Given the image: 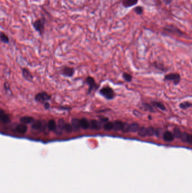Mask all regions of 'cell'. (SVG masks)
Listing matches in <instances>:
<instances>
[{
	"mask_svg": "<svg viewBox=\"0 0 192 193\" xmlns=\"http://www.w3.org/2000/svg\"><path fill=\"white\" fill-rule=\"evenodd\" d=\"M46 23V19L42 17L39 18L33 22L32 25L35 30L38 32L40 35H42L44 32V25Z\"/></svg>",
	"mask_w": 192,
	"mask_h": 193,
	"instance_id": "cell-1",
	"label": "cell"
},
{
	"mask_svg": "<svg viewBox=\"0 0 192 193\" xmlns=\"http://www.w3.org/2000/svg\"><path fill=\"white\" fill-rule=\"evenodd\" d=\"M138 132V134L141 137L152 136L156 134V131L152 127H140Z\"/></svg>",
	"mask_w": 192,
	"mask_h": 193,
	"instance_id": "cell-2",
	"label": "cell"
},
{
	"mask_svg": "<svg viewBox=\"0 0 192 193\" xmlns=\"http://www.w3.org/2000/svg\"><path fill=\"white\" fill-rule=\"evenodd\" d=\"M100 93L108 100H112L114 97L115 94L113 90L109 86L104 87L100 90Z\"/></svg>",
	"mask_w": 192,
	"mask_h": 193,
	"instance_id": "cell-3",
	"label": "cell"
},
{
	"mask_svg": "<svg viewBox=\"0 0 192 193\" xmlns=\"http://www.w3.org/2000/svg\"><path fill=\"white\" fill-rule=\"evenodd\" d=\"M139 128V125L137 123H132L130 124H125L122 131L124 133H127V132H133L134 133V132H138Z\"/></svg>",
	"mask_w": 192,
	"mask_h": 193,
	"instance_id": "cell-4",
	"label": "cell"
},
{
	"mask_svg": "<svg viewBox=\"0 0 192 193\" xmlns=\"http://www.w3.org/2000/svg\"><path fill=\"white\" fill-rule=\"evenodd\" d=\"M164 32H167L168 33H174V34H176L178 35H180V36H182L183 35V32L182 31L180 30L179 28H178V27H176L175 26H172V25H170L168 26H166L164 27Z\"/></svg>",
	"mask_w": 192,
	"mask_h": 193,
	"instance_id": "cell-5",
	"label": "cell"
},
{
	"mask_svg": "<svg viewBox=\"0 0 192 193\" xmlns=\"http://www.w3.org/2000/svg\"><path fill=\"white\" fill-rule=\"evenodd\" d=\"M164 80L173 81L174 84L177 85L180 81V76L178 73H170L165 76Z\"/></svg>",
	"mask_w": 192,
	"mask_h": 193,
	"instance_id": "cell-6",
	"label": "cell"
},
{
	"mask_svg": "<svg viewBox=\"0 0 192 193\" xmlns=\"http://www.w3.org/2000/svg\"><path fill=\"white\" fill-rule=\"evenodd\" d=\"M50 96L47 94L46 92H42V93H40L37 94L36 96L35 99L38 102H44L50 99Z\"/></svg>",
	"mask_w": 192,
	"mask_h": 193,
	"instance_id": "cell-7",
	"label": "cell"
},
{
	"mask_svg": "<svg viewBox=\"0 0 192 193\" xmlns=\"http://www.w3.org/2000/svg\"><path fill=\"white\" fill-rule=\"evenodd\" d=\"M139 2V0H122V4L125 8H129L136 5Z\"/></svg>",
	"mask_w": 192,
	"mask_h": 193,
	"instance_id": "cell-8",
	"label": "cell"
},
{
	"mask_svg": "<svg viewBox=\"0 0 192 193\" xmlns=\"http://www.w3.org/2000/svg\"><path fill=\"white\" fill-rule=\"evenodd\" d=\"M86 81L88 83V84L89 85V89L88 91V93H90L91 91L96 86V83L95 81L94 78L90 76H88L86 78Z\"/></svg>",
	"mask_w": 192,
	"mask_h": 193,
	"instance_id": "cell-9",
	"label": "cell"
},
{
	"mask_svg": "<svg viewBox=\"0 0 192 193\" xmlns=\"http://www.w3.org/2000/svg\"><path fill=\"white\" fill-rule=\"evenodd\" d=\"M0 120L4 123H5V124L10 121L9 115L1 109H0Z\"/></svg>",
	"mask_w": 192,
	"mask_h": 193,
	"instance_id": "cell-10",
	"label": "cell"
},
{
	"mask_svg": "<svg viewBox=\"0 0 192 193\" xmlns=\"http://www.w3.org/2000/svg\"><path fill=\"white\" fill-rule=\"evenodd\" d=\"M65 124L66 123L62 119L59 120V121H58V126H56V128L55 129L56 133L59 134H61L62 133V132L64 130V127Z\"/></svg>",
	"mask_w": 192,
	"mask_h": 193,
	"instance_id": "cell-11",
	"label": "cell"
},
{
	"mask_svg": "<svg viewBox=\"0 0 192 193\" xmlns=\"http://www.w3.org/2000/svg\"><path fill=\"white\" fill-rule=\"evenodd\" d=\"M113 129L114 130V131H120V130H122L124 128V126L125 123H124L122 122L119 120H117L116 122L113 123Z\"/></svg>",
	"mask_w": 192,
	"mask_h": 193,
	"instance_id": "cell-12",
	"label": "cell"
},
{
	"mask_svg": "<svg viewBox=\"0 0 192 193\" xmlns=\"http://www.w3.org/2000/svg\"><path fill=\"white\" fill-rule=\"evenodd\" d=\"M181 140H182V141L183 142H188L191 144L192 142V136L191 134H189L188 133H186V132H184V133H182V137H181Z\"/></svg>",
	"mask_w": 192,
	"mask_h": 193,
	"instance_id": "cell-13",
	"label": "cell"
},
{
	"mask_svg": "<svg viewBox=\"0 0 192 193\" xmlns=\"http://www.w3.org/2000/svg\"><path fill=\"white\" fill-rule=\"evenodd\" d=\"M90 127L91 129L94 130H100L102 128L101 123L96 120H91L90 123Z\"/></svg>",
	"mask_w": 192,
	"mask_h": 193,
	"instance_id": "cell-14",
	"label": "cell"
},
{
	"mask_svg": "<svg viewBox=\"0 0 192 193\" xmlns=\"http://www.w3.org/2000/svg\"><path fill=\"white\" fill-rule=\"evenodd\" d=\"M27 129H28V128L26 127V124H23V123H22V124L18 125L16 127V128H15L16 131L20 134L26 133V131H27Z\"/></svg>",
	"mask_w": 192,
	"mask_h": 193,
	"instance_id": "cell-15",
	"label": "cell"
},
{
	"mask_svg": "<svg viewBox=\"0 0 192 193\" xmlns=\"http://www.w3.org/2000/svg\"><path fill=\"white\" fill-rule=\"evenodd\" d=\"M164 140L166 142H171L174 140V137L173 134L170 131H166L163 135Z\"/></svg>",
	"mask_w": 192,
	"mask_h": 193,
	"instance_id": "cell-16",
	"label": "cell"
},
{
	"mask_svg": "<svg viewBox=\"0 0 192 193\" xmlns=\"http://www.w3.org/2000/svg\"><path fill=\"white\" fill-rule=\"evenodd\" d=\"M74 72V69L70 67H66L62 69V74L64 76H67V77H71L73 75V73Z\"/></svg>",
	"mask_w": 192,
	"mask_h": 193,
	"instance_id": "cell-17",
	"label": "cell"
},
{
	"mask_svg": "<svg viewBox=\"0 0 192 193\" xmlns=\"http://www.w3.org/2000/svg\"><path fill=\"white\" fill-rule=\"evenodd\" d=\"M72 126L75 131H78L81 128L80 120L78 119H73L72 120Z\"/></svg>",
	"mask_w": 192,
	"mask_h": 193,
	"instance_id": "cell-18",
	"label": "cell"
},
{
	"mask_svg": "<svg viewBox=\"0 0 192 193\" xmlns=\"http://www.w3.org/2000/svg\"><path fill=\"white\" fill-rule=\"evenodd\" d=\"M80 125L81 128L84 129H88L90 127V122L86 118H82L80 120Z\"/></svg>",
	"mask_w": 192,
	"mask_h": 193,
	"instance_id": "cell-19",
	"label": "cell"
},
{
	"mask_svg": "<svg viewBox=\"0 0 192 193\" xmlns=\"http://www.w3.org/2000/svg\"><path fill=\"white\" fill-rule=\"evenodd\" d=\"M22 72H23V77L25 78L26 80L30 81H32L33 76L32 75H31L30 72L29 71L28 69L26 68H24L23 69V70H22Z\"/></svg>",
	"mask_w": 192,
	"mask_h": 193,
	"instance_id": "cell-20",
	"label": "cell"
},
{
	"mask_svg": "<svg viewBox=\"0 0 192 193\" xmlns=\"http://www.w3.org/2000/svg\"><path fill=\"white\" fill-rule=\"evenodd\" d=\"M20 122L24 124H30L34 122V118L31 116H24L20 119Z\"/></svg>",
	"mask_w": 192,
	"mask_h": 193,
	"instance_id": "cell-21",
	"label": "cell"
},
{
	"mask_svg": "<svg viewBox=\"0 0 192 193\" xmlns=\"http://www.w3.org/2000/svg\"><path fill=\"white\" fill-rule=\"evenodd\" d=\"M42 126H43V124H42L41 121L37 120L33 123L32 128L33 129L41 130L42 128Z\"/></svg>",
	"mask_w": 192,
	"mask_h": 193,
	"instance_id": "cell-22",
	"label": "cell"
},
{
	"mask_svg": "<svg viewBox=\"0 0 192 193\" xmlns=\"http://www.w3.org/2000/svg\"><path fill=\"white\" fill-rule=\"evenodd\" d=\"M151 104L153 106L157 107V108L162 110V111L166 110V107L164 106V104H162L161 102L157 101H152L151 102Z\"/></svg>",
	"mask_w": 192,
	"mask_h": 193,
	"instance_id": "cell-23",
	"label": "cell"
},
{
	"mask_svg": "<svg viewBox=\"0 0 192 193\" xmlns=\"http://www.w3.org/2000/svg\"><path fill=\"white\" fill-rule=\"evenodd\" d=\"M0 39L4 43H8L9 42V38L6 33L3 32H0Z\"/></svg>",
	"mask_w": 192,
	"mask_h": 193,
	"instance_id": "cell-24",
	"label": "cell"
},
{
	"mask_svg": "<svg viewBox=\"0 0 192 193\" xmlns=\"http://www.w3.org/2000/svg\"><path fill=\"white\" fill-rule=\"evenodd\" d=\"M172 134L174 137L177 138H180L182 134V132L180 131V129L179 128H174L173 130Z\"/></svg>",
	"mask_w": 192,
	"mask_h": 193,
	"instance_id": "cell-25",
	"label": "cell"
},
{
	"mask_svg": "<svg viewBox=\"0 0 192 193\" xmlns=\"http://www.w3.org/2000/svg\"><path fill=\"white\" fill-rule=\"evenodd\" d=\"M134 12L136 14L139 15H141L142 14H143L144 11V7L141 6H136L135 8H134Z\"/></svg>",
	"mask_w": 192,
	"mask_h": 193,
	"instance_id": "cell-26",
	"label": "cell"
},
{
	"mask_svg": "<svg viewBox=\"0 0 192 193\" xmlns=\"http://www.w3.org/2000/svg\"><path fill=\"white\" fill-rule=\"evenodd\" d=\"M48 128L50 131H55L56 128V124L55 120H50L48 121Z\"/></svg>",
	"mask_w": 192,
	"mask_h": 193,
	"instance_id": "cell-27",
	"label": "cell"
},
{
	"mask_svg": "<svg viewBox=\"0 0 192 193\" xmlns=\"http://www.w3.org/2000/svg\"><path fill=\"white\" fill-rule=\"evenodd\" d=\"M64 130L66 132V133H70L73 131V129L72 125L69 124V123H66L65 125H64Z\"/></svg>",
	"mask_w": 192,
	"mask_h": 193,
	"instance_id": "cell-28",
	"label": "cell"
},
{
	"mask_svg": "<svg viewBox=\"0 0 192 193\" xmlns=\"http://www.w3.org/2000/svg\"><path fill=\"white\" fill-rule=\"evenodd\" d=\"M104 129L106 131H110V130L113 129V123L112 122H106L104 124L103 126Z\"/></svg>",
	"mask_w": 192,
	"mask_h": 193,
	"instance_id": "cell-29",
	"label": "cell"
},
{
	"mask_svg": "<svg viewBox=\"0 0 192 193\" xmlns=\"http://www.w3.org/2000/svg\"><path fill=\"white\" fill-rule=\"evenodd\" d=\"M180 107L182 109H187L192 106V104L189 102H184L180 104Z\"/></svg>",
	"mask_w": 192,
	"mask_h": 193,
	"instance_id": "cell-30",
	"label": "cell"
},
{
	"mask_svg": "<svg viewBox=\"0 0 192 193\" xmlns=\"http://www.w3.org/2000/svg\"><path fill=\"white\" fill-rule=\"evenodd\" d=\"M123 78H124L127 82H130L132 79V76H131L130 74H128L127 73H123Z\"/></svg>",
	"mask_w": 192,
	"mask_h": 193,
	"instance_id": "cell-31",
	"label": "cell"
},
{
	"mask_svg": "<svg viewBox=\"0 0 192 193\" xmlns=\"http://www.w3.org/2000/svg\"><path fill=\"white\" fill-rule=\"evenodd\" d=\"M143 106L144 107V109L146 110H148L150 111L151 112H154V109H153V107H152L150 105H149L148 104H143Z\"/></svg>",
	"mask_w": 192,
	"mask_h": 193,
	"instance_id": "cell-32",
	"label": "cell"
},
{
	"mask_svg": "<svg viewBox=\"0 0 192 193\" xmlns=\"http://www.w3.org/2000/svg\"><path fill=\"white\" fill-rule=\"evenodd\" d=\"M100 121L102 123H106L108 122V118H106V117H102L100 118Z\"/></svg>",
	"mask_w": 192,
	"mask_h": 193,
	"instance_id": "cell-33",
	"label": "cell"
},
{
	"mask_svg": "<svg viewBox=\"0 0 192 193\" xmlns=\"http://www.w3.org/2000/svg\"><path fill=\"white\" fill-rule=\"evenodd\" d=\"M162 1H164L166 5H170V4H171L173 0H162Z\"/></svg>",
	"mask_w": 192,
	"mask_h": 193,
	"instance_id": "cell-34",
	"label": "cell"
},
{
	"mask_svg": "<svg viewBox=\"0 0 192 193\" xmlns=\"http://www.w3.org/2000/svg\"><path fill=\"white\" fill-rule=\"evenodd\" d=\"M5 89H6V90L10 89V88H9V85H8V83H5Z\"/></svg>",
	"mask_w": 192,
	"mask_h": 193,
	"instance_id": "cell-35",
	"label": "cell"
},
{
	"mask_svg": "<svg viewBox=\"0 0 192 193\" xmlns=\"http://www.w3.org/2000/svg\"><path fill=\"white\" fill-rule=\"evenodd\" d=\"M44 107H45L46 109H48L50 107V105H49L48 103L46 102L45 105H44Z\"/></svg>",
	"mask_w": 192,
	"mask_h": 193,
	"instance_id": "cell-36",
	"label": "cell"
}]
</instances>
